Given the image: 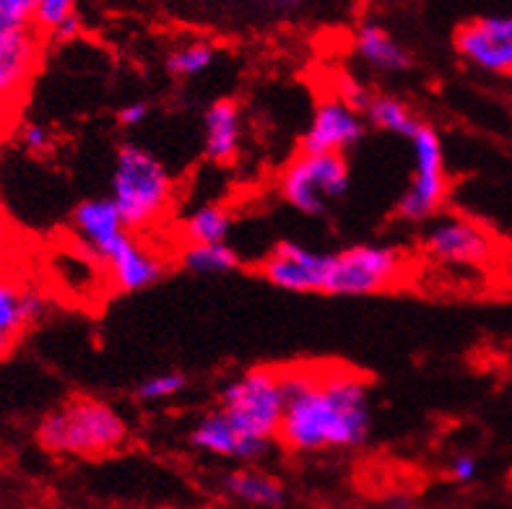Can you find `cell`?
<instances>
[{
    "mask_svg": "<svg viewBox=\"0 0 512 509\" xmlns=\"http://www.w3.org/2000/svg\"><path fill=\"white\" fill-rule=\"evenodd\" d=\"M229 234H232V213L216 203L198 206L182 221L185 245H221L227 242Z\"/></svg>",
    "mask_w": 512,
    "mask_h": 509,
    "instance_id": "cell-21",
    "label": "cell"
},
{
    "mask_svg": "<svg viewBox=\"0 0 512 509\" xmlns=\"http://www.w3.org/2000/svg\"><path fill=\"white\" fill-rule=\"evenodd\" d=\"M76 6L71 0H37L34 3V29L42 34V39H50L52 34L58 32L60 26L76 16Z\"/></svg>",
    "mask_w": 512,
    "mask_h": 509,
    "instance_id": "cell-24",
    "label": "cell"
},
{
    "mask_svg": "<svg viewBox=\"0 0 512 509\" xmlns=\"http://www.w3.org/2000/svg\"><path fill=\"white\" fill-rule=\"evenodd\" d=\"M455 50L479 71L512 73V13H492L461 24Z\"/></svg>",
    "mask_w": 512,
    "mask_h": 509,
    "instance_id": "cell-9",
    "label": "cell"
},
{
    "mask_svg": "<svg viewBox=\"0 0 512 509\" xmlns=\"http://www.w3.org/2000/svg\"><path fill=\"white\" fill-rule=\"evenodd\" d=\"M214 411L242 439L268 452L279 439L286 411L284 367H255L240 374L224 385Z\"/></svg>",
    "mask_w": 512,
    "mask_h": 509,
    "instance_id": "cell-4",
    "label": "cell"
},
{
    "mask_svg": "<svg viewBox=\"0 0 512 509\" xmlns=\"http://www.w3.org/2000/svg\"><path fill=\"white\" fill-rule=\"evenodd\" d=\"M19 141L32 154H47L52 149V130L39 123H26L19 128Z\"/></svg>",
    "mask_w": 512,
    "mask_h": 509,
    "instance_id": "cell-27",
    "label": "cell"
},
{
    "mask_svg": "<svg viewBox=\"0 0 512 509\" xmlns=\"http://www.w3.org/2000/svg\"><path fill=\"white\" fill-rule=\"evenodd\" d=\"M242 146V112L234 99H216L203 117V154L208 162L232 164Z\"/></svg>",
    "mask_w": 512,
    "mask_h": 509,
    "instance_id": "cell-16",
    "label": "cell"
},
{
    "mask_svg": "<svg viewBox=\"0 0 512 509\" xmlns=\"http://www.w3.org/2000/svg\"><path fill=\"white\" fill-rule=\"evenodd\" d=\"M190 445H193L195 450L206 452V455L240 460V463H253V460L266 455V450H260L258 445L247 442V439H242L240 434L234 432L232 426L221 419L216 411L206 413V416L193 426V432H190Z\"/></svg>",
    "mask_w": 512,
    "mask_h": 509,
    "instance_id": "cell-17",
    "label": "cell"
},
{
    "mask_svg": "<svg viewBox=\"0 0 512 509\" xmlns=\"http://www.w3.org/2000/svg\"><path fill=\"white\" fill-rule=\"evenodd\" d=\"M102 268L107 271L117 291L133 294V291L154 286L164 276V271H167V263L156 252H151L143 242H138L136 234H130Z\"/></svg>",
    "mask_w": 512,
    "mask_h": 509,
    "instance_id": "cell-15",
    "label": "cell"
},
{
    "mask_svg": "<svg viewBox=\"0 0 512 509\" xmlns=\"http://www.w3.org/2000/svg\"><path fill=\"white\" fill-rule=\"evenodd\" d=\"M71 229L86 255L102 265L133 234L125 226L123 216L112 203V198L81 200L71 213Z\"/></svg>",
    "mask_w": 512,
    "mask_h": 509,
    "instance_id": "cell-12",
    "label": "cell"
},
{
    "mask_svg": "<svg viewBox=\"0 0 512 509\" xmlns=\"http://www.w3.org/2000/svg\"><path fill=\"white\" fill-rule=\"evenodd\" d=\"M286 411L279 442L297 455L354 450L372 429L370 382L344 364L284 367Z\"/></svg>",
    "mask_w": 512,
    "mask_h": 509,
    "instance_id": "cell-1",
    "label": "cell"
},
{
    "mask_svg": "<svg viewBox=\"0 0 512 509\" xmlns=\"http://www.w3.org/2000/svg\"><path fill=\"white\" fill-rule=\"evenodd\" d=\"M351 172L346 156L299 151L279 177L281 198L305 216H323L349 193Z\"/></svg>",
    "mask_w": 512,
    "mask_h": 509,
    "instance_id": "cell-6",
    "label": "cell"
},
{
    "mask_svg": "<svg viewBox=\"0 0 512 509\" xmlns=\"http://www.w3.org/2000/svg\"><path fill=\"white\" fill-rule=\"evenodd\" d=\"M364 138V117L341 94L328 97L315 107L299 151L307 154H341L351 151Z\"/></svg>",
    "mask_w": 512,
    "mask_h": 509,
    "instance_id": "cell-11",
    "label": "cell"
},
{
    "mask_svg": "<svg viewBox=\"0 0 512 509\" xmlns=\"http://www.w3.org/2000/svg\"><path fill=\"white\" fill-rule=\"evenodd\" d=\"M414 149V174L406 187V193L398 200V219L409 224H424L440 213L448 200V167H445V149H442L440 133L429 123H422L411 138Z\"/></svg>",
    "mask_w": 512,
    "mask_h": 509,
    "instance_id": "cell-7",
    "label": "cell"
},
{
    "mask_svg": "<svg viewBox=\"0 0 512 509\" xmlns=\"http://www.w3.org/2000/svg\"><path fill=\"white\" fill-rule=\"evenodd\" d=\"M128 421L107 400L76 395L47 411L37 426L42 450L71 458H102L128 442Z\"/></svg>",
    "mask_w": 512,
    "mask_h": 509,
    "instance_id": "cell-2",
    "label": "cell"
},
{
    "mask_svg": "<svg viewBox=\"0 0 512 509\" xmlns=\"http://www.w3.org/2000/svg\"><path fill=\"white\" fill-rule=\"evenodd\" d=\"M177 263L190 273L211 276V273H229L240 268V255L227 242H221V245H182V250L177 252Z\"/></svg>",
    "mask_w": 512,
    "mask_h": 509,
    "instance_id": "cell-22",
    "label": "cell"
},
{
    "mask_svg": "<svg viewBox=\"0 0 512 509\" xmlns=\"http://www.w3.org/2000/svg\"><path fill=\"white\" fill-rule=\"evenodd\" d=\"M11 348H13V341H8L6 336H0V361L6 359L8 354H11Z\"/></svg>",
    "mask_w": 512,
    "mask_h": 509,
    "instance_id": "cell-31",
    "label": "cell"
},
{
    "mask_svg": "<svg viewBox=\"0 0 512 509\" xmlns=\"http://www.w3.org/2000/svg\"><path fill=\"white\" fill-rule=\"evenodd\" d=\"M216 45L206 42V39H193L185 45L169 50L167 55V71L177 78H195L203 71L211 68L216 60Z\"/></svg>",
    "mask_w": 512,
    "mask_h": 509,
    "instance_id": "cell-23",
    "label": "cell"
},
{
    "mask_svg": "<svg viewBox=\"0 0 512 509\" xmlns=\"http://www.w3.org/2000/svg\"><path fill=\"white\" fill-rule=\"evenodd\" d=\"M45 39L34 26L0 32V112H8L24 97L37 71Z\"/></svg>",
    "mask_w": 512,
    "mask_h": 509,
    "instance_id": "cell-13",
    "label": "cell"
},
{
    "mask_svg": "<svg viewBox=\"0 0 512 509\" xmlns=\"http://www.w3.org/2000/svg\"><path fill=\"white\" fill-rule=\"evenodd\" d=\"M221 489L234 502L258 509H279L286 499L284 484L279 478H273L266 471H255V468H237V471L224 473Z\"/></svg>",
    "mask_w": 512,
    "mask_h": 509,
    "instance_id": "cell-19",
    "label": "cell"
},
{
    "mask_svg": "<svg viewBox=\"0 0 512 509\" xmlns=\"http://www.w3.org/2000/svg\"><path fill=\"white\" fill-rule=\"evenodd\" d=\"M110 198L130 232H146L167 216L175 200V180L149 149L123 143L115 154Z\"/></svg>",
    "mask_w": 512,
    "mask_h": 509,
    "instance_id": "cell-3",
    "label": "cell"
},
{
    "mask_svg": "<svg viewBox=\"0 0 512 509\" xmlns=\"http://www.w3.org/2000/svg\"><path fill=\"white\" fill-rule=\"evenodd\" d=\"M188 387V377L182 372H159L138 382L136 398L143 403H156V400H169L180 395Z\"/></svg>",
    "mask_w": 512,
    "mask_h": 509,
    "instance_id": "cell-25",
    "label": "cell"
},
{
    "mask_svg": "<svg viewBox=\"0 0 512 509\" xmlns=\"http://www.w3.org/2000/svg\"><path fill=\"white\" fill-rule=\"evenodd\" d=\"M13 245H16V229H13L8 213L0 208V268H3L6 258L11 255Z\"/></svg>",
    "mask_w": 512,
    "mask_h": 509,
    "instance_id": "cell-30",
    "label": "cell"
},
{
    "mask_svg": "<svg viewBox=\"0 0 512 509\" xmlns=\"http://www.w3.org/2000/svg\"><path fill=\"white\" fill-rule=\"evenodd\" d=\"M354 52L375 71L406 73L411 68L409 50L377 21H362L354 29Z\"/></svg>",
    "mask_w": 512,
    "mask_h": 509,
    "instance_id": "cell-18",
    "label": "cell"
},
{
    "mask_svg": "<svg viewBox=\"0 0 512 509\" xmlns=\"http://www.w3.org/2000/svg\"><path fill=\"white\" fill-rule=\"evenodd\" d=\"M151 117V104L143 102V99H136V102L123 104L120 110H117V123L123 125V128L133 130L138 125H143Z\"/></svg>",
    "mask_w": 512,
    "mask_h": 509,
    "instance_id": "cell-29",
    "label": "cell"
},
{
    "mask_svg": "<svg viewBox=\"0 0 512 509\" xmlns=\"http://www.w3.org/2000/svg\"><path fill=\"white\" fill-rule=\"evenodd\" d=\"M448 476L453 484H461V486L474 484L476 476H479V460H476L474 455H468V452L455 455V458L448 463Z\"/></svg>",
    "mask_w": 512,
    "mask_h": 509,
    "instance_id": "cell-28",
    "label": "cell"
},
{
    "mask_svg": "<svg viewBox=\"0 0 512 509\" xmlns=\"http://www.w3.org/2000/svg\"><path fill=\"white\" fill-rule=\"evenodd\" d=\"M45 307L47 299L39 286L0 268V336L16 343L45 315Z\"/></svg>",
    "mask_w": 512,
    "mask_h": 509,
    "instance_id": "cell-14",
    "label": "cell"
},
{
    "mask_svg": "<svg viewBox=\"0 0 512 509\" xmlns=\"http://www.w3.org/2000/svg\"><path fill=\"white\" fill-rule=\"evenodd\" d=\"M406 278V255L390 245H351L328 252L323 294L364 297L398 286Z\"/></svg>",
    "mask_w": 512,
    "mask_h": 509,
    "instance_id": "cell-5",
    "label": "cell"
},
{
    "mask_svg": "<svg viewBox=\"0 0 512 509\" xmlns=\"http://www.w3.org/2000/svg\"><path fill=\"white\" fill-rule=\"evenodd\" d=\"M362 117L377 130L393 133V136L406 138V141H411L416 130L422 128V120L411 112L409 104L396 97H388V94H370V99L362 107Z\"/></svg>",
    "mask_w": 512,
    "mask_h": 509,
    "instance_id": "cell-20",
    "label": "cell"
},
{
    "mask_svg": "<svg viewBox=\"0 0 512 509\" xmlns=\"http://www.w3.org/2000/svg\"><path fill=\"white\" fill-rule=\"evenodd\" d=\"M328 252L310 250L299 242H279L260 260L258 273L268 284L294 294H323Z\"/></svg>",
    "mask_w": 512,
    "mask_h": 509,
    "instance_id": "cell-10",
    "label": "cell"
},
{
    "mask_svg": "<svg viewBox=\"0 0 512 509\" xmlns=\"http://www.w3.org/2000/svg\"><path fill=\"white\" fill-rule=\"evenodd\" d=\"M34 3L37 0H0V32L34 26Z\"/></svg>",
    "mask_w": 512,
    "mask_h": 509,
    "instance_id": "cell-26",
    "label": "cell"
},
{
    "mask_svg": "<svg viewBox=\"0 0 512 509\" xmlns=\"http://www.w3.org/2000/svg\"><path fill=\"white\" fill-rule=\"evenodd\" d=\"M424 255L450 268H481L497 255V242L476 221L445 213L429 224L422 239Z\"/></svg>",
    "mask_w": 512,
    "mask_h": 509,
    "instance_id": "cell-8",
    "label": "cell"
}]
</instances>
